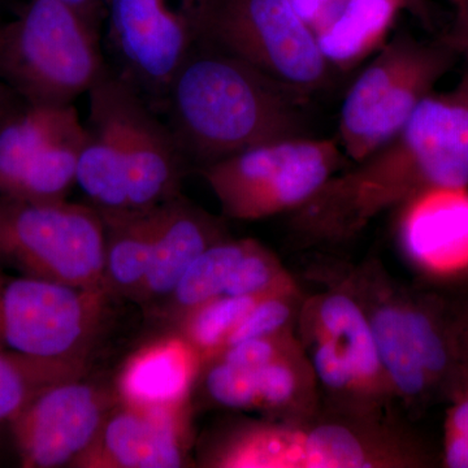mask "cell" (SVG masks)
<instances>
[{"label": "cell", "mask_w": 468, "mask_h": 468, "mask_svg": "<svg viewBox=\"0 0 468 468\" xmlns=\"http://www.w3.org/2000/svg\"><path fill=\"white\" fill-rule=\"evenodd\" d=\"M302 20L315 32L340 8L345 0H291Z\"/></svg>", "instance_id": "32"}, {"label": "cell", "mask_w": 468, "mask_h": 468, "mask_svg": "<svg viewBox=\"0 0 468 468\" xmlns=\"http://www.w3.org/2000/svg\"><path fill=\"white\" fill-rule=\"evenodd\" d=\"M58 2L75 9L77 14L81 15L92 27L101 30L104 14H106L104 0H58Z\"/></svg>", "instance_id": "33"}, {"label": "cell", "mask_w": 468, "mask_h": 468, "mask_svg": "<svg viewBox=\"0 0 468 468\" xmlns=\"http://www.w3.org/2000/svg\"><path fill=\"white\" fill-rule=\"evenodd\" d=\"M399 2L401 3L402 9H406L424 23H430V9H428L427 0H399Z\"/></svg>", "instance_id": "37"}, {"label": "cell", "mask_w": 468, "mask_h": 468, "mask_svg": "<svg viewBox=\"0 0 468 468\" xmlns=\"http://www.w3.org/2000/svg\"><path fill=\"white\" fill-rule=\"evenodd\" d=\"M455 54L445 39L423 43L402 36L388 43L345 95L338 122L345 154L360 162L399 133Z\"/></svg>", "instance_id": "8"}, {"label": "cell", "mask_w": 468, "mask_h": 468, "mask_svg": "<svg viewBox=\"0 0 468 468\" xmlns=\"http://www.w3.org/2000/svg\"><path fill=\"white\" fill-rule=\"evenodd\" d=\"M197 42L232 55L295 90L323 88L331 66L291 0H192Z\"/></svg>", "instance_id": "7"}, {"label": "cell", "mask_w": 468, "mask_h": 468, "mask_svg": "<svg viewBox=\"0 0 468 468\" xmlns=\"http://www.w3.org/2000/svg\"><path fill=\"white\" fill-rule=\"evenodd\" d=\"M82 375L34 362L0 347V423L11 420L43 388Z\"/></svg>", "instance_id": "23"}, {"label": "cell", "mask_w": 468, "mask_h": 468, "mask_svg": "<svg viewBox=\"0 0 468 468\" xmlns=\"http://www.w3.org/2000/svg\"><path fill=\"white\" fill-rule=\"evenodd\" d=\"M199 353L183 335L150 341L125 360L115 390L120 402L141 408L186 405Z\"/></svg>", "instance_id": "15"}, {"label": "cell", "mask_w": 468, "mask_h": 468, "mask_svg": "<svg viewBox=\"0 0 468 468\" xmlns=\"http://www.w3.org/2000/svg\"><path fill=\"white\" fill-rule=\"evenodd\" d=\"M104 252L106 228L90 203L0 196V271L106 292Z\"/></svg>", "instance_id": "6"}, {"label": "cell", "mask_w": 468, "mask_h": 468, "mask_svg": "<svg viewBox=\"0 0 468 468\" xmlns=\"http://www.w3.org/2000/svg\"><path fill=\"white\" fill-rule=\"evenodd\" d=\"M218 232L217 221L180 194L156 205L149 271L134 302L159 311L190 264L218 241Z\"/></svg>", "instance_id": "14"}, {"label": "cell", "mask_w": 468, "mask_h": 468, "mask_svg": "<svg viewBox=\"0 0 468 468\" xmlns=\"http://www.w3.org/2000/svg\"><path fill=\"white\" fill-rule=\"evenodd\" d=\"M218 360L234 367L257 369L276 360L277 350L271 337L251 338L221 350Z\"/></svg>", "instance_id": "31"}, {"label": "cell", "mask_w": 468, "mask_h": 468, "mask_svg": "<svg viewBox=\"0 0 468 468\" xmlns=\"http://www.w3.org/2000/svg\"><path fill=\"white\" fill-rule=\"evenodd\" d=\"M399 11V0H345L314 32L320 52L331 67L354 66L384 42Z\"/></svg>", "instance_id": "18"}, {"label": "cell", "mask_w": 468, "mask_h": 468, "mask_svg": "<svg viewBox=\"0 0 468 468\" xmlns=\"http://www.w3.org/2000/svg\"><path fill=\"white\" fill-rule=\"evenodd\" d=\"M119 401L115 388L84 380V375L43 388L8 421L21 464L73 466Z\"/></svg>", "instance_id": "12"}, {"label": "cell", "mask_w": 468, "mask_h": 468, "mask_svg": "<svg viewBox=\"0 0 468 468\" xmlns=\"http://www.w3.org/2000/svg\"><path fill=\"white\" fill-rule=\"evenodd\" d=\"M323 334L343 347L356 369L358 380H371L381 368L371 322L350 298L335 294L325 298L319 309Z\"/></svg>", "instance_id": "21"}, {"label": "cell", "mask_w": 468, "mask_h": 468, "mask_svg": "<svg viewBox=\"0 0 468 468\" xmlns=\"http://www.w3.org/2000/svg\"><path fill=\"white\" fill-rule=\"evenodd\" d=\"M107 66L160 113L197 45L192 0H104Z\"/></svg>", "instance_id": "11"}, {"label": "cell", "mask_w": 468, "mask_h": 468, "mask_svg": "<svg viewBox=\"0 0 468 468\" xmlns=\"http://www.w3.org/2000/svg\"><path fill=\"white\" fill-rule=\"evenodd\" d=\"M356 163L304 203L311 223L354 228L389 203L431 189L467 187L468 76L454 90L431 92L399 133Z\"/></svg>", "instance_id": "2"}, {"label": "cell", "mask_w": 468, "mask_h": 468, "mask_svg": "<svg viewBox=\"0 0 468 468\" xmlns=\"http://www.w3.org/2000/svg\"><path fill=\"white\" fill-rule=\"evenodd\" d=\"M369 322L378 359L399 392L415 399L435 389L436 385L428 377L410 341L403 324L402 309L383 307Z\"/></svg>", "instance_id": "20"}, {"label": "cell", "mask_w": 468, "mask_h": 468, "mask_svg": "<svg viewBox=\"0 0 468 468\" xmlns=\"http://www.w3.org/2000/svg\"><path fill=\"white\" fill-rule=\"evenodd\" d=\"M250 242L217 241L190 264L177 282L160 315L177 323L185 314L224 295L232 271Z\"/></svg>", "instance_id": "19"}, {"label": "cell", "mask_w": 468, "mask_h": 468, "mask_svg": "<svg viewBox=\"0 0 468 468\" xmlns=\"http://www.w3.org/2000/svg\"><path fill=\"white\" fill-rule=\"evenodd\" d=\"M260 298L220 295L206 302L178 320V334L183 335L196 347L199 356L217 354L234 326L239 324V320Z\"/></svg>", "instance_id": "22"}, {"label": "cell", "mask_w": 468, "mask_h": 468, "mask_svg": "<svg viewBox=\"0 0 468 468\" xmlns=\"http://www.w3.org/2000/svg\"><path fill=\"white\" fill-rule=\"evenodd\" d=\"M260 406H280L291 401L295 390V377L289 366L279 360L254 369Z\"/></svg>", "instance_id": "30"}, {"label": "cell", "mask_w": 468, "mask_h": 468, "mask_svg": "<svg viewBox=\"0 0 468 468\" xmlns=\"http://www.w3.org/2000/svg\"><path fill=\"white\" fill-rule=\"evenodd\" d=\"M113 297L0 271V347L85 375L110 320Z\"/></svg>", "instance_id": "5"}, {"label": "cell", "mask_w": 468, "mask_h": 468, "mask_svg": "<svg viewBox=\"0 0 468 468\" xmlns=\"http://www.w3.org/2000/svg\"><path fill=\"white\" fill-rule=\"evenodd\" d=\"M464 55H467L468 58V50L463 52Z\"/></svg>", "instance_id": "39"}, {"label": "cell", "mask_w": 468, "mask_h": 468, "mask_svg": "<svg viewBox=\"0 0 468 468\" xmlns=\"http://www.w3.org/2000/svg\"><path fill=\"white\" fill-rule=\"evenodd\" d=\"M101 215L106 228L104 289L113 298L135 301L153 254L155 206L140 211Z\"/></svg>", "instance_id": "17"}, {"label": "cell", "mask_w": 468, "mask_h": 468, "mask_svg": "<svg viewBox=\"0 0 468 468\" xmlns=\"http://www.w3.org/2000/svg\"><path fill=\"white\" fill-rule=\"evenodd\" d=\"M21 98L0 80V122L20 103Z\"/></svg>", "instance_id": "36"}, {"label": "cell", "mask_w": 468, "mask_h": 468, "mask_svg": "<svg viewBox=\"0 0 468 468\" xmlns=\"http://www.w3.org/2000/svg\"><path fill=\"white\" fill-rule=\"evenodd\" d=\"M452 3H454L455 5H460L461 3L466 2V0H452Z\"/></svg>", "instance_id": "38"}, {"label": "cell", "mask_w": 468, "mask_h": 468, "mask_svg": "<svg viewBox=\"0 0 468 468\" xmlns=\"http://www.w3.org/2000/svg\"><path fill=\"white\" fill-rule=\"evenodd\" d=\"M273 279L275 273L271 266V261L250 242L248 250L234 267L224 295L263 297L270 292Z\"/></svg>", "instance_id": "27"}, {"label": "cell", "mask_w": 468, "mask_h": 468, "mask_svg": "<svg viewBox=\"0 0 468 468\" xmlns=\"http://www.w3.org/2000/svg\"><path fill=\"white\" fill-rule=\"evenodd\" d=\"M313 363L322 383L331 389H346L358 380L349 356L328 335H324L314 350Z\"/></svg>", "instance_id": "29"}, {"label": "cell", "mask_w": 468, "mask_h": 468, "mask_svg": "<svg viewBox=\"0 0 468 468\" xmlns=\"http://www.w3.org/2000/svg\"><path fill=\"white\" fill-rule=\"evenodd\" d=\"M206 390L214 401L230 409L260 406L254 369L234 367L217 360L205 378Z\"/></svg>", "instance_id": "25"}, {"label": "cell", "mask_w": 468, "mask_h": 468, "mask_svg": "<svg viewBox=\"0 0 468 468\" xmlns=\"http://www.w3.org/2000/svg\"><path fill=\"white\" fill-rule=\"evenodd\" d=\"M85 138L75 104L37 106L21 100L0 122V196L64 201L77 184Z\"/></svg>", "instance_id": "10"}, {"label": "cell", "mask_w": 468, "mask_h": 468, "mask_svg": "<svg viewBox=\"0 0 468 468\" xmlns=\"http://www.w3.org/2000/svg\"><path fill=\"white\" fill-rule=\"evenodd\" d=\"M452 403L446 423L443 463L449 468H468V377L462 375L452 389Z\"/></svg>", "instance_id": "28"}, {"label": "cell", "mask_w": 468, "mask_h": 468, "mask_svg": "<svg viewBox=\"0 0 468 468\" xmlns=\"http://www.w3.org/2000/svg\"><path fill=\"white\" fill-rule=\"evenodd\" d=\"M289 316L291 309L284 301L263 295L234 326L221 350L251 338L271 337L288 322Z\"/></svg>", "instance_id": "26"}, {"label": "cell", "mask_w": 468, "mask_h": 468, "mask_svg": "<svg viewBox=\"0 0 468 468\" xmlns=\"http://www.w3.org/2000/svg\"><path fill=\"white\" fill-rule=\"evenodd\" d=\"M185 442L186 405L141 408L119 401L73 467H181Z\"/></svg>", "instance_id": "13"}, {"label": "cell", "mask_w": 468, "mask_h": 468, "mask_svg": "<svg viewBox=\"0 0 468 468\" xmlns=\"http://www.w3.org/2000/svg\"><path fill=\"white\" fill-rule=\"evenodd\" d=\"M304 95L197 42L172 80L160 115L189 168L201 171L251 147L309 137Z\"/></svg>", "instance_id": "1"}, {"label": "cell", "mask_w": 468, "mask_h": 468, "mask_svg": "<svg viewBox=\"0 0 468 468\" xmlns=\"http://www.w3.org/2000/svg\"><path fill=\"white\" fill-rule=\"evenodd\" d=\"M341 151L338 140L291 138L234 154L201 174L227 215L260 218L309 202L340 165Z\"/></svg>", "instance_id": "9"}, {"label": "cell", "mask_w": 468, "mask_h": 468, "mask_svg": "<svg viewBox=\"0 0 468 468\" xmlns=\"http://www.w3.org/2000/svg\"><path fill=\"white\" fill-rule=\"evenodd\" d=\"M458 14L454 27L445 41L454 48L455 51L464 52L468 50V0L457 5Z\"/></svg>", "instance_id": "34"}, {"label": "cell", "mask_w": 468, "mask_h": 468, "mask_svg": "<svg viewBox=\"0 0 468 468\" xmlns=\"http://www.w3.org/2000/svg\"><path fill=\"white\" fill-rule=\"evenodd\" d=\"M101 30L58 0H29L0 24V80L37 106H66L106 72Z\"/></svg>", "instance_id": "4"}, {"label": "cell", "mask_w": 468, "mask_h": 468, "mask_svg": "<svg viewBox=\"0 0 468 468\" xmlns=\"http://www.w3.org/2000/svg\"><path fill=\"white\" fill-rule=\"evenodd\" d=\"M367 463L362 443L345 427L328 424L306 435V467H369Z\"/></svg>", "instance_id": "24"}, {"label": "cell", "mask_w": 468, "mask_h": 468, "mask_svg": "<svg viewBox=\"0 0 468 468\" xmlns=\"http://www.w3.org/2000/svg\"><path fill=\"white\" fill-rule=\"evenodd\" d=\"M454 332L462 371L468 377V302L462 307L460 313L454 315Z\"/></svg>", "instance_id": "35"}, {"label": "cell", "mask_w": 468, "mask_h": 468, "mask_svg": "<svg viewBox=\"0 0 468 468\" xmlns=\"http://www.w3.org/2000/svg\"><path fill=\"white\" fill-rule=\"evenodd\" d=\"M88 95L77 185L92 207L140 211L178 196L190 168L165 117L109 66Z\"/></svg>", "instance_id": "3"}, {"label": "cell", "mask_w": 468, "mask_h": 468, "mask_svg": "<svg viewBox=\"0 0 468 468\" xmlns=\"http://www.w3.org/2000/svg\"><path fill=\"white\" fill-rule=\"evenodd\" d=\"M403 220L410 254L428 267L451 268L468 261V192L431 189L411 198Z\"/></svg>", "instance_id": "16"}]
</instances>
